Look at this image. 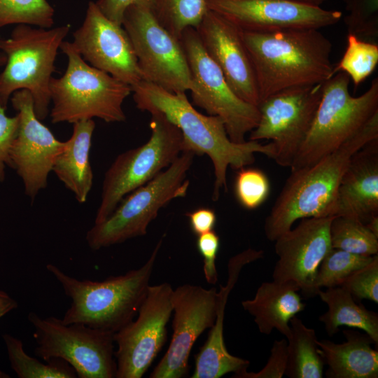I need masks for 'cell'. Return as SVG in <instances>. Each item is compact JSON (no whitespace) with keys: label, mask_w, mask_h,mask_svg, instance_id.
<instances>
[{"label":"cell","mask_w":378,"mask_h":378,"mask_svg":"<svg viewBox=\"0 0 378 378\" xmlns=\"http://www.w3.org/2000/svg\"><path fill=\"white\" fill-rule=\"evenodd\" d=\"M131 88L139 109L161 113L179 129L183 137V151L209 157L214 168V201L219 198L221 189L227 190L228 167L239 169L251 165L258 153L272 158L273 148L270 143L262 144L249 140L238 144L231 141L223 120L197 111L189 102L186 92H171L146 80Z\"/></svg>","instance_id":"obj_1"},{"label":"cell","mask_w":378,"mask_h":378,"mask_svg":"<svg viewBox=\"0 0 378 378\" xmlns=\"http://www.w3.org/2000/svg\"><path fill=\"white\" fill-rule=\"evenodd\" d=\"M34 328V354L46 362L53 358L66 361L78 378L115 377L117 364L114 333L83 323H64L55 316L42 318L30 312Z\"/></svg>","instance_id":"obj_10"},{"label":"cell","mask_w":378,"mask_h":378,"mask_svg":"<svg viewBox=\"0 0 378 378\" xmlns=\"http://www.w3.org/2000/svg\"><path fill=\"white\" fill-rule=\"evenodd\" d=\"M196 244L197 248L203 258V272L206 281L214 285L218 281L216 260L220 246L219 237L211 230L199 235Z\"/></svg>","instance_id":"obj_39"},{"label":"cell","mask_w":378,"mask_h":378,"mask_svg":"<svg viewBox=\"0 0 378 378\" xmlns=\"http://www.w3.org/2000/svg\"><path fill=\"white\" fill-rule=\"evenodd\" d=\"M70 29L69 24L47 29L20 24L8 38L0 37V50L7 59L0 74L1 106L6 108L13 92L27 90L33 97L36 117L43 120L48 116L55 62Z\"/></svg>","instance_id":"obj_5"},{"label":"cell","mask_w":378,"mask_h":378,"mask_svg":"<svg viewBox=\"0 0 378 378\" xmlns=\"http://www.w3.org/2000/svg\"><path fill=\"white\" fill-rule=\"evenodd\" d=\"M298 291L299 287L292 281L263 282L253 298L242 301L241 305L254 317L261 333L270 335L275 328L288 339L290 320L305 308Z\"/></svg>","instance_id":"obj_23"},{"label":"cell","mask_w":378,"mask_h":378,"mask_svg":"<svg viewBox=\"0 0 378 378\" xmlns=\"http://www.w3.org/2000/svg\"><path fill=\"white\" fill-rule=\"evenodd\" d=\"M242 35L254 68L260 102L285 89L323 83L334 75L332 46L319 29L242 30Z\"/></svg>","instance_id":"obj_2"},{"label":"cell","mask_w":378,"mask_h":378,"mask_svg":"<svg viewBox=\"0 0 378 378\" xmlns=\"http://www.w3.org/2000/svg\"><path fill=\"white\" fill-rule=\"evenodd\" d=\"M378 63V46L348 34L344 55L333 69V73H345L356 87L375 69Z\"/></svg>","instance_id":"obj_32"},{"label":"cell","mask_w":378,"mask_h":378,"mask_svg":"<svg viewBox=\"0 0 378 378\" xmlns=\"http://www.w3.org/2000/svg\"><path fill=\"white\" fill-rule=\"evenodd\" d=\"M333 217L301 219L298 226L275 239L278 260L273 281L294 282L306 298L316 296L314 284L318 267L332 248L330 226Z\"/></svg>","instance_id":"obj_19"},{"label":"cell","mask_w":378,"mask_h":378,"mask_svg":"<svg viewBox=\"0 0 378 378\" xmlns=\"http://www.w3.org/2000/svg\"><path fill=\"white\" fill-rule=\"evenodd\" d=\"M216 289L183 284L173 290V334L169 347L154 368L150 378H181L189 370L192 346L216 319Z\"/></svg>","instance_id":"obj_16"},{"label":"cell","mask_w":378,"mask_h":378,"mask_svg":"<svg viewBox=\"0 0 378 378\" xmlns=\"http://www.w3.org/2000/svg\"><path fill=\"white\" fill-rule=\"evenodd\" d=\"M302 4L312 5V6H320L323 2H325L327 0H294Z\"/></svg>","instance_id":"obj_44"},{"label":"cell","mask_w":378,"mask_h":378,"mask_svg":"<svg viewBox=\"0 0 378 378\" xmlns=\"http://www.w3.org/2000/svg\"><path fill=\"white\" fill-rule=\"evenodd\" d=\"M206 4L246 31L319 29L337 23L342 17L340 11L294 0H206Z\"/></svg>","instance_id":"obj_18"},{"label":"cell","mask_w":378,"mask_h":378,"mask_svg":"<svg viewBox=\"0 0 378 378\" xmlns=\"http://www.w3.org/2000/svg\"><path fill=\"white\" fill-rule=\"evenodd\" d=\"M195 29L206 52L234 93L258 106L260 97L255 74L242 30L210 9Z\"/></svg>","instance_id":"obj_20"},{"label":"cell","mask_w":378,"mask_h":378,"mask_svg":"<svg viewBox=\"0 0 378 378\" xmlns=\"http://www.w3.org/2000/svg\"><path fill=\"white\" fill-rule=\"evenodd\" d=\"M18 302L4 290H0V318L17 309Z\"/></svg>","instance_id":"obj_42"},{"label":"cell","mask_w":378,"mask_h":378,"mask_svg":"<svg viewBox=\"0 0 378 378\" xmlns=\"http://www.w3.org/2000/svg\"><path fill=\"white\" fill-rule=\"evenodd\" d=\"M346 341H317L318 351L328 366V378H377L378 351L373 340L365 333L353 330L343 331Z\"/></svg>","instance_id":"obj_24"},{"label":"cell","mask_w":378,"mask_h":378,"mask_svg":"<svg viewBox=\"0 0 378 378\" xmlns=\"http://www.w3.org/2000/svg\"><path fill=\"white\" fill-rule=\"evenodd\" d=\"M287 343L282 339L274 340L270 356L265 366L258 372H249L246 369L234 374V378H281L284 375L287 360Z\"/></svg>","instance_id":"obj_37"},{"label":"cell","mask_w":378,"mask_h":378,"mask_svg":"<svg viewBox=\"0 0 378 378\" xmlns=\"http://www.w3.org/2000/svg\"><path fill=\"white\" fill-rule=\"evenodd\" d=\"M180 40L192 76V87L190 91L193 104L209 115L220 117L231 141L245 142L246 134L258 124V106L234 93L220 68L206 52L195 28L186 29Z\"/></svg>","instance_id":"obj_12"},{"label":"cell","mask_w":378,"mask_h":378,"mask_svg":"<svg viewBox=\"0 0 378 378\" xmlns=\"http://www.w3.org/2000/svg\"><path fill=\"white\" fill-rule=\"evenodd\" d=\"M164 236L141 267L102 281L78 279L53 264L47 270L61 284L71 304L62 318L66 324L83 323L91 328L116 332L138 314L148 293Z\"/></svg>","instance_id":"obj_4"},{"label":"cell","mask_w":378,"mask_h":378,"mask_svg":"<svg viewBox=\"0 0 378 378\" xmlns=\"http://www.w3.org/2000/svg\"><path fill=\"white\" fill-rule=\"evenodd\" d=\"M264 252L248 248L232 257L227 264L228 277L225 286H220L216 296V319L204 345L195 356V370L192 378H219L247 369L249 361L230 354L223 337L225 310L230 293L239 274L247 264L262 258Z\"/></svg>","instance_id":"obj_21"},{"label":"cell","mask_w":378,"mask_h":378,"mask_svg":"<svg viewBox=\"0 0 378 378\" xmlns=\"http://www.w3.org/2000/svg\"><path fill=\"white\" fill-rule=\"evenodd\" d=\"M173 290L166 282L149 286L136 319L114 333L115 378H141L163 347Z\"/></svg>","instance_id":"obj_14"},{"label":"cell","mask_w":378,"mask_h":378,"mask_svg":"<svg viewBox=\"0 0 378 378\" xmlns=\"http://www.w3.org/2000/svg\"><path fill=\"white\" fill-rule=\"evenodd\" d=\"M356 301L363 299L378 303V255L366 266L355 271L340 284Z\"/></svg>","instance_id":"obj_36"},{"label":"cell","mask_w":378,"mask_h":378,"mask_svg":"<svg viewBox=\"0 0 378 378\" xmlns=\"http://www.w3.org/2000/svg\"><path fill=\"white\" fill-rule=\"evenodd\" d=\"M95 4L108 19L122 25L124 13L127 8L140 6L153 11L155 0H98Z\"/></svg>","instance_id":"obj_40"},{"label":"cell","mask_w":378,"mask_h":378,"mask_svg":"<svg viewBox=\"0 0 378 378\" xmlns=\"http://www.w3.org/2000/svg\"><path fill=\"white\" fill-rule=\"evenodd\" d=\"M378 138V111L337 149L314 164L291 170L265 220L271 241L299 220L335 216L338 188L353 155Z\"/></svg>","instance_id":"obj_3"},{"label":"cell","mask_w":378,"mask_h":378,"mask_svg":"<svg viewBox=\"0 0 378 378\" xmlns=\"http://www.w3.org/2000/svg\"><path fill=\"white\" fill-rule=\"evenodd\" d=\"M6 60V55L2 51H0V66H5Z\"/></svg>","instance_id":"obj_45"},{"label":"cell","mask_w":378,"mask_h":378,"mask_svg":"<svg viewBox=\"0 0 378 378\" xmlns=\"http://www.w3.org/2000/svg\"><path fill=\"white\" fill-rule=\"evenodd\" d=\"M365 225L374 234L378 236V216L373 218Z\"/></svg>","instance_id":"obj_43"},{"label":"cell","mask_w":378,"mask_h":378,"mask_svg":"<svg viewBox=\"0 0 378 378\" xmlns=\"http://www.w3.org/2000/svg\"><path fill=\"white\" fill-rule=\"evenodd\" d=\"M348 15L344 22L348 34L368 42L378 38V0H343Z\"/></svg>","instance_id":"obj_34"},{"label":"cell","mask_w":378,"mask_h":378,"mask_svg":"<svg viewBox=\"0 0 378 378\" xmlns=\"http://www.w3.org/2000/svg\"><path fill=\"white\" fill-rule=\"evenodd\" d=\"M330 237L332 248L364 255H377L378 236L356 219L334 216L330 226Z\"/></svg>","instance_id":"obj_29"},{"label":"cell","mask_w":378,"mask_h":378,"mask_svg":"<svg viewBox=\"0 0 378 378\" xmlns=\"http://www.w3.org/2000/svg\"><path fill=\"white\" fill-rule=\"evenodd\" d=\"M13 370L19 378H76L74 369L66 361L53 358L43 363L29 356L22 342L10 334L2 335Z\"/></svg>","instance_id":"obj_28"},{"label":"cell","mask_w":378,"mask_h":378,"mask_svg":"<svg viewBox=\"0 0 378 378\" xmlns=\"http://www.w3.org/2000/svg\"><path fill=\"white\" fill-rule=\"evenodd\" d=\"M122 26L132 42L144 80L171 92H186L192 80L181 40L173 36L146 7L131 6Z\"/></svg>","instance_id":"obj_11"},{"label":"cell","mask_w":378,"mask_h":378,"mask_svg":"<svg viewBox=\"0 0 378 378\" xmlns=\"http://www.w3.org/2000/svg\"><path fill=\"white\" fill-rule=\"evenodd\" d=\"M317 295L327 304L328 311L318 320L323 323L329 335L336 333L340 326L364 330L378 344V314L357 304L351 294L342 286L319 290Z\"/></svg>","instance_id":"obj_26"},{"label":"cell","mask_w":378,"mask_h":378,"mask_svg":"<svg viewBox=\"0 0 378 378\" xmlns=\"http://www.w3.org/2000/svg\"><path fill=\"white\" fill-rule=\"evenodd\" d=\"M208 9L206 0H155L153 13L167 31L181 39L186 29L198 27Z\"/></svg>","instance_id":"obj_30"},{"label":"cell","mask_w":378,"mask_h":378,"mask_svg":"<svg viewBox=\"0 0 378 378\" xmlns=\"http://www.w3.org/2000/svg\"><path fill=\"white\" fill-rule=\"evenodd\" d=\"M291 335L287 343L284 375L290 378H321L323 360L318 351L315 330L295 316L290 320Z\"/></svg>","instance_id":"obj_27"},{"label":"cell","mask_w":378,"mask_h":378,"mask_svg":"<svg viewBox=\"0 0 378 378\" xmlns=\"http://www.w3.org/2000/svg\"><path fill=\"white\" fill-rule=\"evenodd\" d=\"M349 77L337 72L323 83L309 132L290 171L307 167L337 149L378 111V78L361 95L349 92Z\"/></svg>","instance_id":"obj_7"},{"label":"cell","mask_w":378,"mask_h":378,"mask_svg":"<svg viewBox=\"0 0 378 378\" xmlns=\"http://www.w3.org/2000/svg\"><path fill=\"white\" fill-rule=\"evenodd\" d=\"M6 109L0 105V183L5 180L6 167H10V151L19 128L18 114L13 117L7 116Z\"/></svg>","instance_id":"obj_38"},{"label":"cell","mask_w":378,"mask_h":378,"mask_svg":"<svg viewBox=\"0 0 378 378\" xmlns=\"http://www.w3.org/2000/svg\"><path fill=\"white\" fill-rule=\"evenodd\" d=\"M192 232L199 236L214 230L216 223L215 211L209 208L201 207L186 214Z\"/></svg>","instance_id":"obj_41"},{"label":"cell","mask_w":378,"mask_h":378,"mask_svg":"<svg viewBox=\"0 0 378 378\" xmlns=\"http://www.w3.org/2000/svg\"><path fill=\"white\" fill-rule=\"evenodd\" d=\"M54 15L47 0H0V28L24 24L48 29L54 24Z\"/></svg>","instance_id":"obj_33"},{"label":"cell","mask_w":378,"mask_h":378,"mask_svg":"<svg viewBox=\"0 0 378 378\" xmlns=\"http://www.w3.org/2000/svg\"><path fill=\"white\" fill-rule=\"evenodd\" d=\"M73 36V46L92 66L131 87L144 80L126 31L104 15L95 2H89L84 21Z\"/></svg>","instance_id":"obj_17"},{"label":"cell","mask_w":378,"mask_h":378,"mask_svg":"<svg viewBox=\"0 0 378 378\" xmlns=\"http://www.w3.org/2000/svg\"><path fill=\"white\" fill-rule=\"evenodd\" d=\"M323 83L285 89L258 105L260 117L249 140H269L272 159L281 167H290L302 146L321 98Z\"/></svg>","instance_id":"obj_13"},{"label":"cell","mask_w":378,"mask_h":378,"mask_svg":"<svg viewBox=\"0 0 378 378\" xmlns=\"http://www.w3.org/2000/svg\"><path fill=\"white\" fill-rule=\"evenodd\" d=\"M10 100L19 117L18 134L10 151V167L21 178L25 194L34 200L46 188L48 175L65 141L57 139L36 117L28 90L15 91Z\"/></svg>","instance_id":"obj_15"},{"label":"cell","mask_w":378,"mask_h":378,"mask_svg":"<svg viewBox=\"0 0 378 378\" xmlns=\"http://www.w3.org/2000/svg\"><path fill=\"white\" fill-rule=\"evenodd\" d=\"M150 114L148 141L120 154L106 172L94 223L104 221L125 195L152 180L182 153L179 129L161 113Z\"/></svg>","instance_id":"obj_9"},{"label":"cell","mask_w":378,"mask_h":378,"mask_svg":"<svg viewBox=\"0 0 378 378\" xmlns=\"http://www.w3.org/2000/svg\"><path fill=\"white\" fill-rule=\"evenodd\" d=\"M335 216L364 224L378 216V138L351 157L338 188Z\"/></svg>","instance_id":"obj_22"},{"label":"cell","mask_w":378,"mask_h":378,"mask_svg":"<svg viewBox=\"0 0 378 378\" xmlns=\"http://www.w3.org/2000/svg\"><path fill=\"white\" fill-rule=\"evenodd\" d=\"M373 257L332 248L318 267L314 284L315 295L322 288L340 286L350 274L368 265Z\"/></svg>","instance_id":"obj_31"},{"label":"cell","mask_w":378,"mask_h":378,"mask_svg":"<svg viewBox=\"0 0 378 378\" xmlns=\"http://www.w3.org/2000/svg\"><path fill=\"white\" fill-rule=\"evenodd\" d=\"M94 128L92 119L73 123L71 136L65 141L52 169L80 204L86 202L93 183L89 155Z\"/></svg>","instance_id":"obj_25"},{"label":"cell","mask_w":378,"mask_h":378,"mask_svg":"<svg viewBox=\"0 0 378 378\" xmlns=\"http://www.w3.org/2000/svg\"><path fill=\"white\" fill-rule=\"evenodd\" d=\"M60 49L67 57V66L50 83L51 122H70L97 118L106 122H123L125 99L130 85L87 63L71 42L64 41Z\"/></svg>","instance_id":"obj_6"},{"label":"cell","mask_w":378,"mask_h":378,"mask_svg":"<svg viewBox=\"0 0 378 378\" xmlns=\"http://www.w3.org/2000/svg\"><path fill=\"white\" fill-rule=\"evenodd\" d=\"M270 183L267 175L255 168L239 169L234 182V193L239 204L247 209H255L267 199Z\"/></svg>","instance_id":"obj_35"},{"label":"cell","mask_w":378,"mask_h":378,"mask_svg":"<svg viewBox=\"0 0 378 378\" xmlns=\"http://www.w3.org/2000/svg\"><path fill=\"white\" fill-rule=\"evenodd\" d=\"M195 155L192 151H182L165 170L125 195L104 221L87 232L88 246L97 251L145 235L161 208L186 196L189 181L185 178Z\"/></svg>","instance_id":"obj_8"}]
</instances>
